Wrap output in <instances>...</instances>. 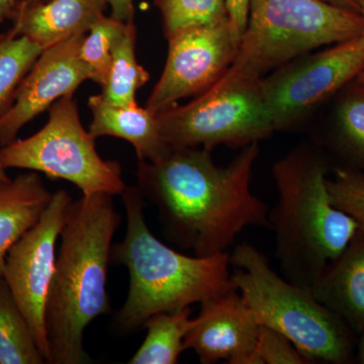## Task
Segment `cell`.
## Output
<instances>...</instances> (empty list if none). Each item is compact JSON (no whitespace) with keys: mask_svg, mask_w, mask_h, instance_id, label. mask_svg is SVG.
I'll list each match as a JSON object with an SVG mask.
<instances>
[{"mask_svg":"<svg viewBox=\"0 0 364 364\" xmlns=\"http://www.w3.org/2000/svg\"><path fill=\"white\" fill-rule=\"evenodd\" d=\"M361 338L360 342H359L358 347V359L359 363L364 364V330L360 333Z\"/></svg>","mask_w":364,"mask_h":364,"instance_id":"obj_32","label":"cell"},{"mask_svg":"<svg viewBox=\"0 0 364 364\" xmlns=\"http://www.w3.org/2000/svg\"><path fill=\"white\" fill-rule=\"evenodd\" d=\"M20 0H0V23L4 20H11L18 11Z\"/></svg>","mask_w":364,"mask_h":364,"instance_id":"obj_29","label":"cell"},{"mask_svg":"<svg viewBox=\"0 0 364 364\" xmlns=\"http://www.w3.org/2000/svg\"><path fill=\"white\" fill-rule=\"evenodd\" d=\"M228 18L235 37L241 41L242 36L247 28L250 0H225Z\"/></svg>","mask_w":364,"mask_h":364,"instance_id":"obj_27","label":"cell"},{"mask_svg":"<svg viewBox=\"0 0 364 364\" xmlns=\"http://www.w3.org/2000/svg\"><path fill=\"white\" fill-rule=\"evenodd\" d=\"M277 205L269 210L275 255L282 277L311 287L358 233V223L335 207L327 188V164L310 147H298L274 163Z\"/></svg>","mask_w":364,"mask_h":364,"instance_id":"obj_4","label":"cell"},{"mask_svg":"<svg viewBox=\"0 0 364 364\" xmlns=\"http://www.w3.org/2000/svg\"><path fill=\"white\" fill-rule=\"evenodd\" d=\"M111 195L72 200L60 235L45 325L50 364H85L86 328L111 310L107 291L112 238L121 217Z\"/></svg>","mask_w":364,"mask_h":364,"instance_id":"obj_2","label":"cell"},{"mask_svg":"<svg viewBox=\"0 0 364 364\" xmlns=\"http://www.w3.org/2000/svg\"><path fill=\"white\" fill-rule=\"evenodd\" d=\"M28 321L6 279L0 275V364H43Z\"/></svg>","mask_w":364,"mask_h":364,"instance_id":"obj_19","label":"cell"},{"mask_svg":"<svg viewBox=\"0 0 364 364\" xmlns=\"http://www.w3.org/2000/svg\"><path fill=\"white\" fill-rule=\"evenodd\" d=\"M50 1V0H20V6H37V4H46V2Z\"/></svg>","mask_w":364,"mask_h":364,"instance_id":"obj_31","label":"cell"},{"mask_svg":"<svg viewBox=\"0 0 364 364\" xmlns=\"http://www.w3.org/2000/svg\"><path fill=\"white\" fill-rule=\"evenodd\" d=\"M86 33L47 48L18 88L13 107L0 117V147L16 140L18 132L59 98L73 95L90 71L80 58Z\"/></svg>","mask_w":364,"mask_h":364,"instance_id":"obj_12","label":"cell"},{"mask_svg":"<svg viewBox=\"0 0 364 364\" xmlns=\"http://www.w3.org/2000/svg\"><path fill=\"white\" fill-rule=\"evenodd\" d=\"M258 154L250 144L223 167L210 151L170 147L156 161H139L136 188L172 243L196 256L226 252L245 228L269 229V208L251 191Z\"/></svg>","mask_w":364,"mask_h":364,"instance_id":"obj_1","label":"cell"},{"mask_svg":"<svg viewBox=\"0 0 364 364\" xmlns=\"http://www.w3.org/2000/svg\"><path fill=\"white\" fill-rule=\"evenodd\" d=\"M166 39V64L145 105L156 114L214 85L234 63L240 45L229 21L184 28Z\"/></svg>","mask_w":364,"mask_h":364,"instance_id":"obj_11","label":"cell"},{"mask_svg":"<svg viewBox=\"0 0 364 364\" xmlns=\"http://www.w3.org/2000/svg\"><path fill=\"white\" fill-rule=\"evenodd\" d=\"M53 193L38 172L21 174L0 182V275L4 277L7 253L42 217Z\"/></svg>","mask_w":364,"mask_h":364,"instance_id":"obj_17","label":"cell"},{"mask_svg":"<svg viewBox=\"0 0 364 364\" xmlns=\"http://www.w3.org/2000/svg\"><path fill=\"white\" fill-rule=\"evenodd\" d=\"M165 38L184 28L215 26L229 21L225 0H155Z\"/></svg>","mask_w":364,"mask_h":364,"instance_id":"obj_23","label":"cell"},{"mask_svg":"<svg viewBox=\"0 0 364 364\" xmlns=\"http://www.w3.org/2000/svg\"><path fill=\"white\" fill-rule=\"evenodd\" d=\"M237 268L232 284L259 326L286 336L309 363H343L352 350L349 329L310 287L293 284L272 269L267 256L241 243L230 255Z\"/></svg>","mask_w":364,"mask_h":364,"instance_id":"obj_5","label":"cell"},{"mask_svg":"<svg viewBox=\"0 0 364 364\" xmlns=\"http://www.w3.org/2000/svg\"><path fill=\"white\" fill-rule=\"evenodd\" d=\"M363 31L360 14L324 0H250L233 64L263 77L321 46L353 39Z\"/></svg>","mask_w":364,"mask_h":364,"instance_id":"obj_6","label":"cell"},{"mask_svg":"<svg viewBox=\"0 0 364 364\" xmlns=\"http://www.w3.org/2000/svg\"><path fill=\"white\" fill-rule=\"evenodd\" d=\"M359 6V13H360L361 16H363V21H364V0H356ZM356 80L361 81V82H364V71L360 75L356 78Z\"/></svg>","mask_w":364,"mask_h":364,"instance_id":"obj_33","label":"cell"},{"mask_svg":"<svg viewBox=\"0 0 364 364\" xmlns=\"http://www.w3.org/2000/svg\"><path fill=\"white\" fill-rule=\"evenodd\" d=\"M111 6L112 16L123 21H134L135 7L134 0H107Z\"/></svg>","mask_w":364,"mask_h":364,"instance_id":"obj_28","label":"cell"},{"mask_svg":"<svg viewBox=\"0 0 364 364\" xmlns=\"http://www.w3.org/2000/svg\"><path fill=\"white\" fill-rule=\"evenodd\" d=\"M195 318L191 306L151 316L143 328L147 335L140 348L132 356L130 364H176L186 350L184 340Z\"/></svg>","mask_w":364,"mask_h":364,"instance_id":"obj_18","label":"cell"},{"mask_svg":"<svg viewBox=\"0 0 364 364\" xmlns=\"http://www.w3.org/2000/svg\"><path fill=\"white\" fill-rule=\"evenodd\" d=\"M256 356L259 364L309 363L286 336L263 326L258 333Z\"/></svg>","mask_w":364,"mask_h":364,"instance_id":"obj_26","label":"cell"},{"mask_svg":"<svg viewBox=\"0 0 364 364\" xmlns=\"http://www.w3.org/2000/svg\"><path fill=\"white\" fill-rule=\"evenodd\" d=\"M6 170V169H4V167L1 166V164H0V182L6 181H9V179H11L7 176Z\"/></svg>","mask_w":364,"mask_h":364,"instance_id":"obj_34","label":"cell"},{"mask_svg":"<svg viewBox=\"0 0 364 364\" xmlns=\"http://www.w3.org/2000/svg\"><path fill=\"white\" fill-rule=\"evenodd\" d=\"M128 21L102 16L85 35L80 47V58L90 71L91 80L104 86L109 77L112 50L123 35Z\"/></svg>","mask_w":364,"mask_h":364,"instance_id":"obj_24","label":"cell"},{"mask_svg":"<svg viewBox=\"0 0 364 364\" xmlns=\"http://www.w3.org/2000/svg\"><path fill=\"white\" fill-rule=\"evenodd\" d=\"M88 107L93 116L90 128L93 138L123 139L135 148L139 161H156L168 152L170 146L163 139L157 114L147 107L109 104L102 95L90 97Z\"/></svg>","mask_w":364,"mask_h":364,"instance_id":"obj_16","label":"cell"},{"mask_svg":"<svg viewBox=\"0 0 364 364\" xmlns=\"http://www.w3.org/2000/svg\"><path fill=\"white\" fill-rule=\"evenodd\" d=\"M72 200L64 189L53 193L39 222L7 253L4 267V277L47 363L50 353L46 335V306L56 267L57 243Z\"/></svg>","mask_w":364,"mask_h":364,"instance_id":"obj_10","label":"cell"},{"mask_svg":"<svg viewBox=\"0 0 364 364\" xmlns=\"http://www.w3.org/2000/svg\"><path fill=\"white\" fill-rule=\"evenodd\" d=\"M44 50L26 37L0 33V117L9 112L18 88Z\"/></svg>","mask_w":364,"mask_h":364,"instance_id":"obj_22","label":"cell"},{"mask_svg":"<svg viewBox=\"0 0 364 364\" xmlns=\"http://www.w3.org/2000/svg\"><path fill=\"white\" fill-rule=\"evenodd\" d=\"M122 196L126 235L112 245L111 262L128 269L130 286L114 320L119 332L142 329L155 314L203 304L234 289L229 254L188 256L165 245L148 227L138 188H127Z\"/></svg>","mask_w":364,"mask_h":364,"instance_id":"obj_3","label":"cell"},{"mask_svg":"<svg viewBox=\"0 0 364 364\" xmlns=\"http://www.w3.org/2000/svg\"><path fill=\"white\" fill-rule=\"evenodd\" d=\"M200 312L184 340L200 363L259 364L256 344L260 326L236 289L200 304Z\"/></svg>","mask_w":364,"mask_h":364,"instance_id":"obj_13","label":"cell"},{"mask_svg":"<svg viewBox=\"0 0 364 364\" xmlns=\"http://www.w3.org/2000/svg\"><path fill=\"white\" fill-rule=\"evenodd\" d=\"M333 145L364 169V82L353 80L342 88L333 117Z\"/></svg>","mask_w":364,"mask_h":364,"instance_id":"obj_21","label":"cell"},{"mask_svg":"<svg viewBox=\"0 0 364 364\" xmlns=\"http://www.w3.org/2000/svg\"><path fill=\"white\" fill-rule=\"evenodd\" d=\"M107 0H50L18 7L9 32L26 37L43 50L86 33L107 9Z\"/></svg>","mask_w":364,"mask_h":364,"instance_id":"obj_14","label":"cell"},{"mask_svg":"<svg viewBox=\"0 0 364 364\" xmlns=\"http://www.w3.org/2000/svg\"><path fill=\"white\" fill-rule=\"evenodd\" d=\"M260 76L232 66L214 85L184 105L158 112L160 132L170 147L219 145L244 148L274 133Z\"/></svg>","mask_w":364,"mask_h":364,"instance_id":"obj_7","label":"cell"},{"mask_svg":"<svg viewBox=\"0 0 364 364\" xmlns=\"http://www.w3.org/2000/svg\"><path fill=\"white\" fill-rule=\"evenodd\" d=\"M316 298L338 316L352 331L364 330V232L358 230L338 258L312 287Z\"/></svg>","mask_w":364,"mask_h":364,"instance_id":"obj_15","label":"cell"},{"mask_svg":"<svg viewBox=\"0 0 364 364\" xmlns=\"http://www.w3.org/2000/svg\"><path fill=\"white\" fill-rule=\"evenodd\" d=\"M327 188L335 207L353 218L364 232V172L352 167H338Z\"/></svg>","mask_w":364,"mask_h":364,"instance_id":"obj_25","label":"cell"},{"mask_svg":"<svg viewBox=\"0 0 364 364\" xmlns=\"http://www.w3.org/2000/svg\"><path fill=\"white\" fill-rule=\"evenodd\" d=\"M364 71V31L353 39L303 55L261 79L275 132L293 128Z\"/></svg>","mask_w":364,"mask_h":364,"instance_id":"obj_9","label":"cell"},{"mask_svg":"<svg viewBox=\"0 0 364 364\" xmlns=\"http://www.w3.org/2000/svg\"><path fill=\"white\" fill-rule=\"evenodd\" d=\"M95 141L81 123L73 95H66L50 107L49 119L40 131L0 147V164L63 179L83 196L123 195L127 186L121 165L102 159Z\"/></svg>","mask_w":364,"mask_h":364,"instance_id":"obj_8","label":"cell"},{"mask_svg":"<svg viewBox=\"0 0 364 364\" xmlns=\"http://www.w3.org/2000/svg\"><path fill=\"white\" fill-rule=\"evenodd\" d=\"M136 28L128 21L123 35L112 50L111 68L107 83L102 86V97L109 104L121 107L136 105V93L149 81V72L136 59Z\"/></svg>","mask_w":364,"mask_h":364,"instance_id":"obj_20","label":"cell"},{"mask_svg":"<svg viewBox=\"0 0 364 364\" xmlns=\"http://www.w3.org/2000/svg\"><path fill=\"white\" fill-rule=\"evenodd\" d=\"M328 4H334V6L343 7V9H350V11H358L359 13V6L356 0H324ZM360 14V13H359Z\"/></svg>","mask_w":364,"mask_h":364,"instance_id":"obj_30","label":"cell"}]
</instances>
